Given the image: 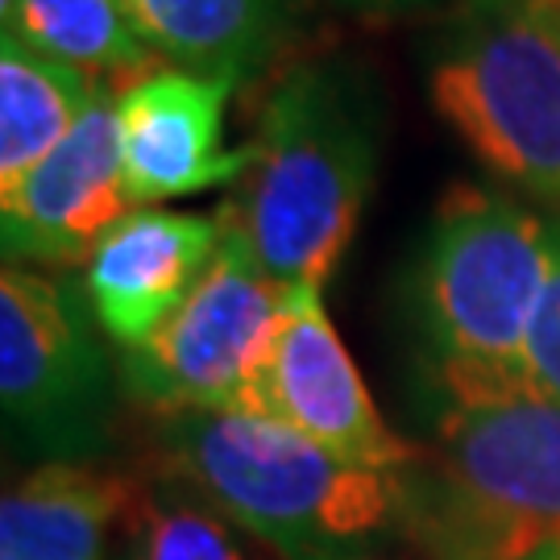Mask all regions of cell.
I'll use <instances>...</instances> for the list:
<instances>
[{"mask_svg": "<svg viewBox=\"0 0 560 560\" xmlns=\"http://www.w3.org/2000/svg\"><path fill=\"white\" fill-rule=\"evenodd\" d=\"M92 320L83 287L4 261L0 402L9 428L50 460H88L104 444L113 370Z\"/></svg>", "mask_w": 560, "mask_h": 560, "instance_id": "obj_7", "label": "cell"}, {"mask_svg": "<svg viewBox=\"0 0 560 560\" xmlns=\"http://www.w3.org/2000/svg\"><path fill=\"white\" fill-rule=\"evenodd\" d=\"M523 382L544 399L560 402V217H552V266L523 349Z\"/></svg>", "mask_w": 560, "mask_h": 560, "instance_id": "obj_17", "label": "cell"}, {"mask_svg": "<svg viewBox=\"0 0 560 560\" xmlns=\"http://www.w3.org/2000/svg\"><path fill=\"white\" fill-rule=\"evenodd\" d=\"M162 469L196 486L282 560H365L407 527V469L358 465L245 411L171 416Z\"/></svg>", "mask_w": 560, "mask_h": 560, "instance_id": "obj_2", "label": "cell"}, {"mask_svg": "<svg viewBox=\"0 0 560 560\" xmlns=\"http://www.w3.org/2000/svg\"><path fill=\"white\" fill-rule=\"evenodd\" d=\"M221 208L224 237L196 291L120 358L125 390L166 420L196 411L249 416L291 295L258 266L233 200Z\"/></svg>", "mask_w": 560, "mask_h": 560, "instance_id": "obj_6", "label": "cell"}, {"mask_svg": "<svg viewBox=\"0 0 560 560\" xmlns=\"http://www.w3.org/2000/svg\"><path fill=\"white\" fill-rule=\"evenodd\" d=\"M382 154V101L349 59H312L266 96L233 208L279 287H324L358 233Z\"/></svg>", "mask_w": 560, "mask_h": 560, "instance_id": "obj_1", "label": "cell"}, {"mask_svg": "<svg viewBox=\"0 0 560 560\" xmlns=\"http://www.w3.org/2000/svg\"><path fill=\"white\" fill-rule=\"evenodd\" d=\"M120 560H282L270 544L245 532L217 502L183 478L159 469L138 478L120 520Z\"/></svg>", "mask_w": 560, "mask_h": 560, "instance_id": "obj_15", "label": "cell"}, {"mask_svg": "<svg viewBox=\"0 0 560 560\" xmlns=\"http://www.w3.org/2000/svg\"><path fill=\"white\" fill-rule=\"evenodd\" d=\"M337 4H353V9H386V4H416V0H337Z\"/></svg>", "mask_w": 560, "mask_h": 560, "instance_id": "obj_18", "label": "cell"}, {"mask_svg": "<svg viewBox=\"0 0 560 560\" xmlns=\"http://www.w3.org/2000/svg\"><path fill=\"white\" fill-rule=\"evenodd\" d=\"M540 4H548V9H557L560 13V0H540Z\"/></svg>", "mask_w": 560, "mask_h": 560, "instance_id": "obj_20", "label": "cell"}, {"mask_svg": "<svg viewBox=\"0 0 560 560\" xmlns=\"http://www.w3.org/2000/svg\"><path fill=\"white\" fill-rule=\"evenodd\" d=\"M13 4H18V0H0V18L9 21V13H13Z\"/></svg>", "mask_w": 560, "mask_h": 560, "instance_id": "obj_19", "label": "cell"}, {"mask_svg": "<svg viewBox=\"0 0 560 560\" xmlns=\"http://www.w3.org/2000/svg\"><path fill=\"white\" fill-rule=\"evenodd\" d=\"M552 266V217L457 187L416 258V324L441 395L527 386L523 349Z\"/></svg>", "mask_w": 560, "mask_h": 560, "instance_id": "obj_4", "label": "cell"}, {"mask_svg": "<svg viewBox=\"0 0 560 560\" xmlns=\"http://www.w3.org/2000/svg\"><path fill=\"white\" fill-rule=\"evenodd\" d=\"M224 237L217 212H162L138 208L83 261V300L108 340L133 349L154 337L179 307Z\"/></svg>", "mask_w": 560, "mask_h": 560, "instance_id": "obj_11", "label": "cell"}, {"mask_svg": "<svg viewBox=\"0 0 560 560\" xmlns=\"http://www.w3.org/2000/svg\"><path fill=\"white\" fill-rule=\"evenodd\" d=\"M233 83L179 67L117 88V133L125 187L138 208L196 196L245 175L249 145H224V104Z\"/></svg>", "mask_w": 560, "mask_h": 560, "instance_id": "obj_10", "label": "cell"}, {"mask_svg": "<svg viewBox=\"0 0 560 560\" xmlns=\"http://www.w3.org/2000/svg\"><path fill=\"white\" fill-rule=\"evenodd\" d=\"M138 203L125 187L117 133V83L101 80L55 154L0 196V245L18 266L88 261Z\"/></svg>", "mask_w": 560, "mask_h": 560, "instance_id": "obj_9", "label": "cell"}, {"mask_svg": "<svg viewBox=\"0 0 560 560\" xmlns=\"http://www.w3.org/2000/svg\"><path fill=\"white\" fill-rule=\"evenodd\" d=\"M249 416L287 423L328 453L374 469L402 474L420 460V448L390 432L378 416L358 365L332 328L324 287H291Z\"/></svg>", "mask_w": 560, "mask_h": 560, "instance_id": "obj_8", "label": "cell"}, {"mask_svg": "<svg viewBox=\"0 0 560 560\" xmlns=\"http://www.w3.org/2000/svg\"><path fill=\"white\" fill-rule=\"evenodd\" d=\"M120 9L159 59L233 88L254 80L287 34L279 0H120Z\"/></svg>", "mask_w": 560, "mask_h": 560, "instance_id": "obj_13", "label": "cell"}, {"mask_svg": "<svg viewBox=\"0 0 560 560\" xmlns=\"http://www.w3.org/2000/svg\"><path fill=\"white\" fill-rule=\"evenodd\" d=\"M428 92L474 154L560 217V13L478 0L432 59Z\"/></svg>", "mask_w": 560, "mask_h": 560, "instance_id": "obj_5", "label": "cell"}, {"mask_svg": "<svg viewBox=\"0 0 560 560\" xmlns=\"http://www.w3.org/2000/svg\"><path fill=\"white\" fill-rule=\"evenodd\" d=\"M133 490L101 460H46L0 502V560H108Z\"/></svg>", "mask_w": 560, "mask_h": 560, "instance_id": "obj_12", "label": "cell"}, {"mask_svg": "<svg viewBox=\"0 0 560 560\" xmlns=\"http://www.w3.org/2000/svg\"><path fill=\"white\" fill-rule=\"evenodd\" d=\"M96 83L67 62L38 55L18 34L0 38V196L67 141Z\"/></svg>", "mask_w": 560, "mask_h": 560, "instance_id": "obj_14", "label": "cell"}, {"mask_svg": "<svg viewBox=\"0 0 560 560\" xmlns=\"http://www.w3.org/2000/svg\"><path fill=\"white\" fill-rule=\"evenodd\" d=\"M407 532L432 560H532L560 544V402L532 386L441 395L407 469Z\"/></svg>", "mask_w": 560, "mask_h": 560, "instance_id": "obj_3", "label": "cell"}, {"mask_svg": "<svg viewBox=\"0 0 560 560\" xmlns=\"http://www.w3.org/2000/svg\"><path fill=\"white\" fill-rule=\"evenodd\" d=\"M4 34H18L46 59L120 88L159 71V55L133 30L120 0H18Z\"/></svg>", "mask_w": 560, "mask_h": 560, "instance_id": "obj_16", "label": "cell"}]
</instances>
